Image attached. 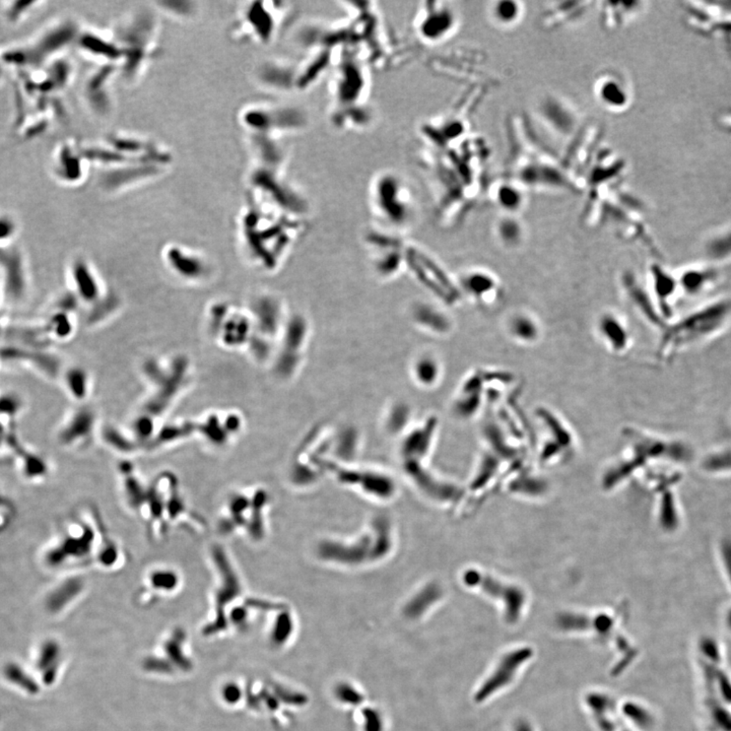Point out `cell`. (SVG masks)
Returning a JSON list of instances; mask_svg holds the SVG:
<instances>
[{
	"label": "cell",
	"mask_w": 731,
	"mask_h": 731,
	"mask_svg": "<svg viewBox=\"0 0 731 731\" xmlns=\"http://www.w3.org/2000/svg\"><path fill=\"white\" fill-rule=\"evenodd\" d=\"M651 275L653 302L660 311L662 318H671L673 315V304L676 295L680 293L678 277L662 268L660 264H653L650 268Z\"/></svg>",
	"instance_id": "obj_17"
},
{
	"label": "cell",
	"mask_w": 731,
	"mask_h": 731,
	"mask_svg": "<svg viewBox=\"0 0 731 731\" xmlns=\"http://www.w3.org/2000/svg\"><path fill=\"white\" fill-rule=\"evenodd\" d=\"M676 277L682 295L697 297L708 292L717 284L720 273L713 266H691L685 268Z\"/></svg>",
	"instance_id": "obj_19"
},
{
	"label": "cell",
	"mask_w": 731,
	"mask_h": 731,
	"mask_svg": "<svg viewBox=\"0 0 731 731\" xmlns=\"http://www.w3.org/2000/svg\"><path fill=\"white\" fill-rule=\"evenodd\" d=\"M463 298L479 307L489 308L498 302L502 286L496 275L485 268L466 269L456 279Z\"/></svg>",
	"instance_id": "obj_12"
},
{
	"label": "cell",
	"mask_w": 731,
	"mask_h": 731,
	"mask_svg": "<svg viewBox=\"0 0 731 731\" xmlns=\"http://www.w3.org/2000/svg\"><path fill=\"white\" fill-rule=\"evenodd\" d=\"M498 236L503 245L514 248L519 246L523 239L522 227L513 218H505L499 223Z\"/></svg>",
	"instance_id": "obj_27"
},
{
	"label": "cell",
	"mask_w": 731,
	"mask_h": 731,
	"mask_svg": "<svg viewBox=\"0 0 731 731\" xmlns=\"http://www.w3.org/2000/svg\"><path fill=\"white\" fill-rule=\"evenodd\" d=\"M596 332L601 343L612 354L623 356L631 349L632 334L629 326L614 311H605L599 315Z\"/></svg>",
	"instance_id": "obj_14"
},
{
	"label": "cell",
	"mask_w": 731,
	"mask_h": 731,
	"mask_svg": "<svg viewBox=\"0 0 731 731\" xmlns=\"http://www.w3.org/2000/svg\"><path fill=\"white\" fill-rule=\"evenodd\" d=\"M491 15L492 21L497 25L510 27L519 21L522 15V8L519 2L498 1L492 6Z\"/></svg>",
	"instance_id": "obj_23"
},
{
	"label": "cell",
	"mask_w": 731,
	"mask_h": 731,
	"mask_svg": "<svg viewBox=\"0 0 731 731\" xmlns=\"http://www.w3.org/2000/svg\"><path fill=\"white\" fill-rule=\"evenodd\" d=\"M411 406L404 402H394L386 409L385 424L390 430H397L411 421Z\"/></svg>",
	"instance_id": "obj_26"
},
{
	"label": "cell",
	"mask_w": 731,
	"mask_h": 731,
	"mask_svg": "<svg viewBox=\"0 0 731 731\" xmlns=\"http://www.w3.org/2000/svg\"><path fill=\"white\" fill-rule=\"evenodd\" d=\"M212 556L218 577L212 594L211 614L201 626V635L207 638H221L227 635V612L240 601L243 588L237 572L223 549H214Z\"/></svg>",
	"instance_id": "obj_8"
},
{
	"label": "cell",
	"mask_w": 731,
	"mask_h": 731,
	"mask_svg": "<svg viewBox=\"0 0 731 731\" xmlns=\"http://www.w3.org/2000/svg\"><path fill=\"white\" fill-rule=\"evenodd\" d=\"M244 227L256 264L266 271H277L286 264L305 236V218L284 214L268 205L249 209Z\"/></svg>",
	"instance_id": "obj_1"
},
{
	"label": "cell",
	"mask_w": 731,
	"mask_h": 731,
	"mask_svg": "<svg viewBox=\"0 0 731 731\" xmlns=\"http://www.w3.org/2000/svg\"><path fill=\"white\" fill-rule=\"evenodd\" d=\"M275 4L255 2L246 6L234 27L236 37L251 42L270 43L281 28L282 17H286L284 8H279V3L275 8Z\"/></svg>",
	"instance_id": "obj_10"
},
{
	"label": "cell",
	"mask_w": 731,
	"mask_h": 731,
	"mask_svg": "<svg viewBox=\"0 0 731 731\" xmlns=\"http://www.w3.org/2000/svg\"><path fill=\"white\" fill-rule=\"evenodd\" d=\"M374 216L384 229L402 234L415 220V203L408 183L393 172L381 173L370 187Z\"/></svg>",
	"instance_id": "obj_3"
},
{
	"label": "cell",
	"mask_w": 731,
	"mask_h": 731,
	"mask_svg": "<svg viewBox=\"0 0 731 731\" xmlns=\"http://www.w3.org/2000/svg\"><path fill=\"white\" fill-rule=\"evenodd\" d=\"M15 227L14 223L8 218H0V241L10 239L14 235Z\"/></svg>",
	"instance_id": "obj_30"
},
{
	"label": "cell",
	"mask_w": 731,
	"mask_h": 731,
	"mask_svg": "<svg viewBox=\"0 0 731 731\" xmlns=\"http://www.w3.org/2000/svg\"><path fill=\"white\" fill-rule=\"evenodd\" d=\"M312 338L309 317L303 312H291L271 362L280 379L291 382L302 374L307 364Z\"/></svg>",
	"instance_id": "obj_6"
},
{
	"label": "cell",
	"mask_w": 731,
	"mask_h": 731,
	"mask_svg": "<svg viewBox=\"0 0 731 731\" xmlns=\"http://www.w3.org/2000/svg\"><path fill=\"white\" fill-rule=\"evenodd\" d=\"M141 669L148 675L171 680L184 678L194 673L196 660L188 635L182 628H174L162 636L154 648L144 656Z\"/></svg>",
	"instance_id": "obj_7"
},
{
	"label": "cell",
	"mask_w": 731,
	"mask_h": 731,
	"mask_svg": "<svg viewBox=\"0 0 731 731\" xmlns=\"http://www.w3.org/2000/svg\"><path fill=\"white\" fill-rule=\"evenodd\" d=\"M731 323V300L721 299L666 324L661 332L660 354L669 358L676 352L721 334Z\"/></svg>",
	"instance_id": "obj_2"
},
{
	"label": "cell",
	"mask_w": 731,
	"mask_h": 731,
	"mask_svg": "<svg viewBox=\"0 0 731 731\" xmlns=\"http://www.w3.org/2000/svg\"><path fill=\"white\" fill-rule=\"evenodd\" d=\"M406 244L408 240L402 234L384 227H371L366 232L364 245L370 266L379 281H397L406 275Z\"/></svg>",
	"instance_id": "obj_9"
},
{
	"label": "cell",
	"mask_w": 731,
	"mask_h": 731,
	"mask_svg": "<svg viewBox=\"0 0 731 731\" xmlns=\"http://www.w3.org/2000/svg\"><path fill=\"white\" fill-rule=\"evenodd\" d=\"M406 275L430 295V299L448 308L456 307L463 298L456 279L430 251L415 243L406 247Z\"/></svg>",
	"instance_id": "obj_4"
},
{
	"label": "cell",
	"mask_w": 731,
	"mask_h": 731,
	"mask_svg": "<svg viewBox=\"0 0 731 731\" xmlns=\"http://www.w3.org/2000/svg\"><path fill=\"white\" fill-rule=\"evenodd\" d=\"M154 15H131L117 31L116 39L122 49V74L127 80H135L142 74L157 47V27Z\"/></svg>",
	"instance_id": "obj_5"
},
{
	"label": "cell",
	"mask_w": 731,
	"mask_h": 731,
	"mask_svg": "<svg viewBox=\"0 0 731 731\" xmlns=\"http://www.w3.org/2000/svg\"><path fill=\"white\" fill-rule=\"evenodd\" d=\"M487 371L478 369L468 373L461 381L453 397L452 409L461 418H470L481 408L485 393Z\"/></svg>",
	"instance_id": "obj_15"
},
{
	"label": "cell",
	"mask_w": 731,
	"mask_h": 731,
	"mask_svg": "<svg viewBox=\"0 0 731 731\" xmlns=\"http://www.w3.org/2000/svg\"><path fill=\"white\" fill-rule=\"evenodd\" d=\"M157 4L162 6L163 10L168 14L179 15V17H187L194 15V12H196V8H194L196 4L191 3V2L162 1Z\"/></svg>",
	"instance_id": "obj_29"
},
{
	"label": "cell",
	"mask_w": 731,
	"mask_h": 731,
	"mask_svg": "<svg viewBox=\"0 0 731 731\" xmlns=\"http://www.w3.org/2000/svg\"><path fill=\"white\" fill-rule=\"evenodd\" d=\"M508 334L512 341L522 345H535L542 338V326L535 316L526 311H517L508 317Z\"/></svg>",
	"instance_id": "obj_20"
},
{
	"label": "cell",
	"mask_w": 731,
	"mask_h": 731,
	"mask_svg": "<svg viewBox=\"0 0 731 731\" xmlns=\"http://www.w3.org/2000/svg\"><path fill=\"white\" fill-rule=\"evenodd\" d=\"M82 162V155L72 153L71 148L69 146L63 148L62 152L60 153V159H59V164H60L59 172L64 180H78V178L83 177Z\"/></svg>",
	"instance_id": "obj_24"
},
{
	"label": "cell",
	"mask_w": 731,
	"mask_h": 731,
	"mask_svg": "<svg viewBox=\"0 0 731 731\" xmlns=\"http://www.w3.org/2000/svg\"><path fill=\"white\" fill-rule=\"evenodd\" d=\"M220 703L227 709L236 710L244 706L246 700V689L236 680H227L220 685L218 691Z\"/></svg>",
	"instance_id": "obj_22"
},
{
	"label": "cell",
	"mask_w": 731,
	"mask_h": 731,
	"mask_svg": "<svg viewBox=\"0 0 731 731\" xmlns=\"http://www.w3.org/2000/svg\"><path fill=\"white\" fill-rule=\"evenodd\" d=\"M146 584L148 590H144L139 599L144 605L154 603L157 599L176 592L180 585V577L170 569H155L148 573Z\"/></svg>",
	"instance_id": "obj_21"
},
{
	"label": "cell",
	"mask_w": 731,
	"mask_h": 731,
	"mask_svg": "<svg viewBox=\"0 0 731 731\" xmlns=\"http://www.w3.org/2000/svg\"><path fill=\"white\" fill-rule=\"evenodd\" d=\"M594 93L599 102L608 110H623L630 102L629 87L624 78L610 72L596 80Z\"/></svg>",
	"instance_id": "obj_18"
},
{
	"label": "cell",
	"mask_w": 731,
	"mask_h": 731,
	"mask_svg": "<svg viewBox=\"0 0 731 731\" xmlns=\"http://www.w3.org/2000/svg\"><path fill=\"white\" fill-rule=\"evenodd\" d=\"M496 201L506 212H517L523 205L522 192L516 189L513 186L505 184L498 190Z\"/></svg>",
	"instance_id": "obj_28"
},
{
	"label": "cell",
	"mask_w": 731,
	"mask_h": 731,
	"mask_svg": "<svg viewBox=\"0 0 731 731\" xmlns=\"http://www.w3.org/2000/svg\"><path fill=\"white\" fill-rule=\"evenodd\" d=\"M411 382L424 391L437 389L443 382L445 367L439 354L432 351L418 352L409 364Z\"/></svg>",
	"instance_id": "obj_16"
},
{
	"label": "cell",
	"mask_w": 731,
	"mask_h": 731,
	"mask_svg": "<svg viewBox=\"0 0 731 731\" xmlns=\"http://www.w3.org/2000/svg\"><path fill=\"white\" fill-rule=\"evenodd\" d=\"M705 250L712 261H731V231L720 234L709 241Z\"/></svg>",
	"instance_id": "obj_25"
},
{
	"label": "cell",
	"mask_w": 731,
	"mask_h": 731,
	"mask_svg": "<svg viewBox=\"0 0 731 731\" xmlns=\"http://www.w3.org/2000/svg\"><path fill=\"white\" fill-rule=\"evenodd\" d=\"M457 26V15L444 3H432L422 8L415 21L418 35L428 43H438L448 39Z\"/></svg>",
	"instance_id": "obj_13"
},
{
	"label": "cell",
	"mask_w": 731,
	"mask_h": 731,
	"mask_svg": "<svg viewBox=\"0 0 731 731\" xmlns=\"http://www.w3.org/2000/svg\"><path fill=\"white\" fill-rule=\"evenodd\" d=\"M450 308L433 299L415 300L409 307V319L413 327L435 338H448L455 329Z\"/></svg>",
	"instance_id": "obj_11"
}]
</instances>
